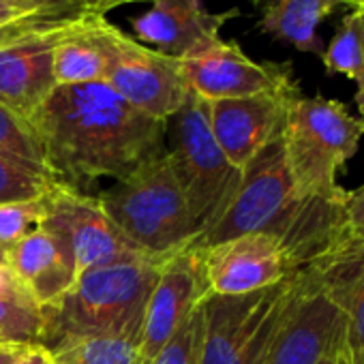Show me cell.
Listing matches in <instances>:
<instances>
[{"instance_id": "1", "label": "cell", "mask_w": 364, "mask_h": 364, "mask_svg": "<svg viewBox=\"0 0 364 364\" xmlns=\"http://www.w3.org/2000/svg\"><path fill=\"white\" fill-rule=\"evenodd\" d=\"M28 124L43 165L77 191L165 152L167 122L139 112L105 82L56 86Z\"/></svg>"}, {"instance_id": "2", "label": "cell", "mask_w": 364, "mask_h": 364, "mask_svg": "<svg viewBox=\"0 0 364 364\" xmlns=\"http://www.w3.org/2000/svg\"><path fill=\"white\" fill-rule=\"evenodd\" d=\"M163 257H139L86 270L52 306L39 345L52 355L97 336L141 338V323Z\"/></svg>"}, {"instance_id": "3", "label": "cell", "mask_w": 364, "mask_h": 364, "mask_svg": "<svg viewBox=\"0 0 364 364\" xmlns=\"http://www.w3.org/2000/svg\"><path fill=\"white\" fill-rule=\"evenodd\" d=\"M97 200L116 228L152 257H167L185 249L200 234L167 148L114 180Z\"/></svg>"}, {"instance_id": "4", "label": "cell", "mask_w": 364, "mask_h": 364, "mask_svg": "<svg viewBox=\"0 0 364 364\" xmlns=\"http://www.w3.org/2000/svg\"><path fill=\"white\" fill-rule=\"evenodd\" d=\"M364 135L362 118H355L334 99L296 95L289 103L283 144L287 165L300 198L347 202L338 187V173L358 152Z\"/></svg>"}, {"instance_id": "5", "label": "cell", "mask_w": 364, "mask_h": 364, "mask_svg": "<svg viewBox=\"0 0 364 364\" xmlns=\"http://www.w3.org/2000/svg\"><path fill=\"white\" fill-rule=\"evenodd\" d=\"M309 200L296 191L281 133L240 169V182L225 210L191 247L206 249L255 232H268L281 240Z\"/></svg>"}, {"instance_id": "6", "label": "cell", "mask_w": 364, "mask_h": 364, "mask_svg": "<svg viewBox=\"0 0 364 364\" xmlns=\"http://www.w3.org/2000/svg\"><path fill=\"white\" fill-rule=\"evenodd\" d=\"M169 120L173 127L167 156L198 232L204 234L232 200L240 182V169L228 161L213 135L208 101L189 90L185 103Z\"/></svg>"}, {"instance_id": "7", "label": "cell", "mask_w": 364, "mask_h": 364, "mask_svg": "<svg viewBox=\"0 0 364 364\" xmlns=\"http://www.w3.org/2000/svg\"><path fill=\"white\" fill-rule=\"evenodd\" d=\"M298 279L300 272L245 296H206L200 364H259L296 294Z\"/></svg>"}, {"instance_id": "8", "label": "cell", "mask_w": 364, "mask_h": 364, "mask_svg": "<svg viewBox=\"0 0 364 364\" xmlns=\"http://www.w3.org/2000/svg\"><path fill=\"white\" fill-rule=\"evenodd\" d=\"M343 338V311L321 264L300 272L296 294L259 364H319Z\"/></svg>"}, {"instance_id": "9", "label": "cell", "mask_w": 364, "mask_h": 364, "mask_svg": "<svg viewBox=\"0 0 364 364\" xmlns=\"http://www.w3.org/2000/svg\"><path fill=\"white\" fill-rule=\"evenodd\" d=\"M43 228L60 234L69 242L77 264V277L92 268L152 257L137 249L116 228L97 198L84 191L71 189L56 180L54 187L43 196Z\"/></svg>"}, {"instance_id": "10", "label": "cell", "mask_w": 364, "mask_h": 364, "mask_svg": "<svg viewBox=\"0 0 364 364\" xmlns=\"http://www.w3.org/2000/svg\"><path fill=\"white\" fill-rule=\"evenodd\" d=\"M105 84L127 103L163 122H169L189 95L178 58L150 50L122 31Z\"/></svg>"}, {"instance_id": "11", "label": "cell", "mask_w": 364, "mask_h": 364, "mask_svg": "<svg viewBox=\"0 0 364 364\" xmlns=\"http://www.w3.org/2000/svg\"><path fill=\"white\" fill-rule=\"evenodd\" d=\"M210 296L202 249L185 247L161 259L154 287L150 291L141 338L139 364H150L178 326Z\"/></svg>"}, {"instance_id": "12", "label": "cell", "mask_w": 364, "mask_h": 364, "mask_svg": "<svg viewBox=\"0 0 364 364\" xmlns=\"http://www.w3.org/2000/svg\"><path fill=\"white\" fill-rule=\"evenodd\" d=\"M180 67L189 90L204 101L251 97L296 84L289 65L257 63L236 41L225 39L180 58Z\"/></svg>"}, {"instance_id": "13", "label": "cell", "mask_w": 364, "mask_h": 364, "mask_svg": "<svg viewBox=\"0 0 364 364\" xmlns=\"http://www.w3.org/2000/svg\"><path fill=\"white\" fill-rule=\"evenodd\" d=\"M298 84L281 90L208 101L210 129L228 161L242 169L266 144L283 133L285 116Z\"/></svg>"}, {"instance_id": "14", "label": "cell", "mask_w": 364, "mask_h": 364, "mask_svg": "<svg viewBox=\"0 0 364 364\" xmlns=\"http://www.w3.org/2000/svg\"><path fill=\"white\" fill-rule=\"evenodd\" d=\"M202 257L208 289L217 296L253 294L296 274L283 242L268 232L245 234L206 247Z\"/></svg>"}, {"instance_id": "15", "label": "cell", "mask_w": 364, "mask_h": 364, "mask_svg": "<svg viewBox=\"0 0 364 364\" xmlns=\"http://www.w3.org/2000/svg\"><path fill=\"white\" fill-rule=\"evenodd\" d=\"M238 9L206 11L202 0H152L146 14L131 20L133 39L171 58H185L221 39V28Z\"/></svg>"}, {"instance_id": "16", "label": "cell", "mask_w": 364, "mask_h": 364, "mask_svg": "<svg viewBox=\"0 0 364 364\" xmlns=\"http://www.w3.org/2000/svg\"><path fill=\"white\" fill-rule=\"evenodd\" d=\"M7 268L22 291L41 309L58 302L77 281V264L69 242L43 225L9 249Z\"/></svg>"}, {"instance_id": "17", "label": "cell", "mask_w": 364, "mask_h": 364, "mask_svg": "<svg viewBox=\"0 0 364 364\" xmlns=\"http://www.w3.org/2000/svg\"><path fill=\"white\" fill-rule=\"evenodd\" d=\"M67 26L0 50V105L28 120L50 97L56 88L52 50Z\"/></svg>"}, {"instance_id": "18", "label": "cell", "mask_w": 364, "mask_h": 364, "mask_svg": "<svg viewBox=\"0 0 364 364\" xmlns=\"http://www.w3.org/2000/svg\"><path fill=\"white\" fill-rule=\"evenodd\" d=\"M120 28L105 16H86L67 26L52 50L56 86L105 82Z\"/></svg>"}, {"instance_id": "19", "label": "cell", "mask_w": 364, "mask_h": 364, "mask_svg": "<svg viewBox=\"0 0 364 364\" xmlns=\"http://www.w3.org/2000/svg\"><path fill=\"white\" fill-rule=\"evenodd\" d=\"M253 3L262 11L259 28L266 35L315 56L323 54L317 26L341 5L338 0H253Z\"/></svg>"}, {"instance_id": "20", "label": "cell", "mask_w": 364, "mask_h": 364, "mask_svg": "<svg viewBox=\"0 0 364 364\" xmlns=\"http://www.w3.org/2000/svg\"><path fill=\"white\" fill-rule=\"evenodd\" d=\"M326 285L343 311L345 347L351 364H364V262L358 259L349 245L321 264Z\"/></svg>"}, {"instance_id": "21", "label": "cell", "mask_w": 364, "mask_h": 364, "mask_svg": "<svg viewBox=\"0 0 364 364\" xmlns=\"http://www.w3.org/2000/svg\"><path fill=\"white\" fill-rule=\"evenodd\" d=\"M323 67L330 75H345L355 82V103L364 99V20L362 9H351L330 46L321 54Z\"/></svg>"}, {"instance_id": "22", "label": "cell", "mask_w": 364, "mask_h": 364, "mask_svg": "<svg viewBox=\"0 0 364 364\" xmlns=\"http://www.w3.org/2000/svg\"><path fill=\"white\" fill-rule=\"evenodd\" d=\"M54 182L56 178L48 167L0 152V204L39 200Z\"/></svg>"}, {"instance_id": "23", "label": "cell", "mask_w": 364, "mask_h": 364, "mask_svg": "<svg viewBox=\"0 0 364 364\" xmlns=\"http://www.w3.org/2000/svg\"><path fill=\"white\" fill-rule=\"evenodd\" d=\"M43 326V309L22 289L0 296V341L18 345H39Z\"/></svg>"}, {"instance_id": "24", "label": "cell", "mask_w": 364, "mask_h": 364, "mask_svg": "<svg viewBox=\"0 0 364 364\" xmlns=\"http://www.w3.org/2000/svg\"><path fill=\"white\" fill-rule=\"evenodd\" d=\"M56 364H139V341L131 336H97L80 341L54 355Z\"/></svg>"}, {"instance_id": "25", "label": "cell", "mask_w": 364, "mask_h": 364, "mask_svg": "<svg viewBox=\"0 0 364 364\" xmlns=\"http://www.w3.org/2000/svg\"><path fill=\"white\" fill-rule=\"evenodd\" d=\"M204 343V302L178 326L150 364H200Z\"/></svg>"}, {"instance_id": "26", "label": "cell", "mask_w": 364, "mask_h": 364, "mask_svg": "<svg viewBox=\"0 0 364 364\" xmlns=\"http://www.w3.org/2000/svg\"><path fill=\"white\" fill-rule=\"evenodd\" d=\"M43 219H46L43 198L0 204V245L5 249H11L16 242L39 230L43 225Z\"/></svg>"}, {"instance_id": "27", "label": "cell", "mask_w": 364, "mask_h": 364, "mask_svg": "<svg viewBox=\"0 0 364 364\" xmlns=\"http://www.w3.org/2000/svg\"><path fill=\"white\" fill-rule=\"evenodd\" d=\"M0 152L28 163L43 165L41 148L28 120L5 105H0Z\"/></svg>"}, {"instance_id": "28", "label": "cell", "mask_w": 364, "mask_h": 364, "mask_svg": "<svg viewBox=\"0 0 364 364\" xmlns=\"http://www.w3.org/2000/svg\"><path fill=\"white\" fill-rule=\"evenodd\" d=\"M24 16L54 18V20H80L86 16H97L92 0H0Z\"/></svg>"}, {"instance_id": "29", "label": "cell", "mask_w": 364, "mask_h": 364, "mask_svg": "<svg viewBox=\"0 0 364 364\" xmlns=\"http://www.w3.org/2000/svg\"><path fill=\"white\" fill-rule=\"evenodd\" d=\"M75 20H54V18H24L16 22H0V50L24 43L33 37L63 28Z\"/></svg>"}, {"instance_id": "30", "label": "cell", "mask_w": 364, "mask_h": 364, "mask_svg": "<svg viewBox=\"0 0 364 364\" xmlns=\"http://www.w3.org/2000/svg\"><path fill=\"white\" fill-rule=\"evenodd\" d=\"M347 221L353 238H364V191L355 189L347 196Z\"/></svg>"}, {"instance_id": "31", "label": "cell", "mask_w": 364, "mask_h": 364, "mask_svg": "<svg viewBox=\"0 0 364 364\" xmlns=\"http://www.w3.org/2000/svg\"><path fill=\"white\" fill-rule=\"evenodd\" d=\"M54 362L56 360H54L52 351H48L43 345H28L20 353L16 364H54Z\"/></svg>"}, {"instance_id": "32", "label": "cell", "mask_w": 364, "mask_h": 364, "mask_svg": "<svg viewBox=\"0 0 364 364\" xmlns=\"http://www.w3.org/2000/svg\"><path fill=\"white\" fill-rule=\"evenodd\" d=\"M319 364H351L349 353H347V347H345V330H343V338L332 347V351Z\"/></svg>"}, {"instance_id": "33", "label": "cell", "mask_w": 364, "mask_h": 364, "mask_svg": "<svg viewBox=\"0 0 364 364\" xmlns=\"http://www.w3.org/2000/svg\"><path fill=\"white\" fill-rule=\"evenodd\" d=\"M28 345H18V343H5L0 341V364H16L20 353Z\"/></svg>"}, {"instance_id": "34", "label": "cell", "mask_w": 364, "mask_h": 364, "mask_svg": "<svg viewBox=\"0 0 364 364\" xmlns=\"http://www.w3.org/2000/svg\"><path fill=\"white\" fill-rule=\"evenodd\" d=\"M133 3H152V0H92V7L97 16H105L107 11L122 7V5H133Z\"/></svg>"}, {"instance_id": "35", "label": "cell", "mask_w": 364, "mask_h": 364, "mask_svg": "<svg viewBox=\"0 0 364 364\" xmlns=\"http://www.w3.org/2000/svg\"><path fill=\"white\" fill-rule=\"evenodd\" d=\"M18 289H22V287L18 285L14 272H11L7 266H0V296L14 294V291H18Z\"/></svg>"}, {"instance_id": "36", "label": "cell", "mask_w": 364, "mask_h": 364, "mask_svg": "<svg viewBox=\"0 0 364 364\" xmlns=\"http://www.w3.org/2000/svg\"><path fill=\"white\" fill-rule=\"evenodd\" d=\"M24 18H35V16H24L7 5H0V22H16V20H24Z\"/></svg>"}, {"instance_id": "37", "label": "cell", "mask_w": 364, "mask_h": 364, "mask_svg": "<svg viewBox=\"0 0 364 364\" xmlns=\"http://www.w3.org/2000/svg\"><path fill=\"white\" fill-rule=\"evenodd\" d=\"M349 251H351L358 259H362V262H364V238H351V242H349Z\"/></svg>"}, {"instance_id": "38", "label": "cell", "mask_w": 364, "mask_h": 364, "mask_svg": "<svg viewBox=\"0 0 364 364\" xmlns=\"http://www.w3.org/2000/svg\"><path fill=\"white\" fill-rule=\"evenodd\" d=\"M338 3L351 7V9H362L364 7V0H338Z\"/></svg>"}, {"instance_id": "39", "label": "cell", "mask_w": 364, "mask_h": 364, "mask_svg": "<svg viewBox=\"0 0 364 364\" xmlns=\"http://www.w3.org/2000/svg\"><path fill=\"white\" fill-rule=\"evenodd\" d=\"M7 253H9V249L0 245V266H7Z\"/></svg>"}, {"instance_id": "40", "label": "cell", "mask_w": 364, "mask_h": 364, "mask_svg": "<svg viewBox=\"0 0 364 364\" xmlns=\"http://www.w3.org/2000/svg\"><path fill=\"white\" fill-rule=\"evenodd\" d=\"M362 20H364V7H362ZM358 109H360V118H362V122H364V99H362V103L358 105Z\"/></svg>"}, {"instance_id": "41", "label": "cell", "mask_w": 364, "mask_h": 364, "mask_svg": "<svg viewBox=\"0 0 364 364\" xmlns=\"http://www.w3.org/2000/svg\"><path fill=\"white\" fill-rule=\"evenodd\" d=\"M360 191H364V185H362V187H360Z\"/></svg>"}, {"instance_id": "42", "label": "cell", "mask_w": 364, "mask_h": 364, "mask_svg": "<svg viewBox=\"0 0 364 364\" xmlns=\"http://www.w3.org/2000/svg\"><path fill=\"white\" fill-rule=\"evenodd\" d=\"M54 364H56V362H54Z\"/></svg>"}]
</instances>
